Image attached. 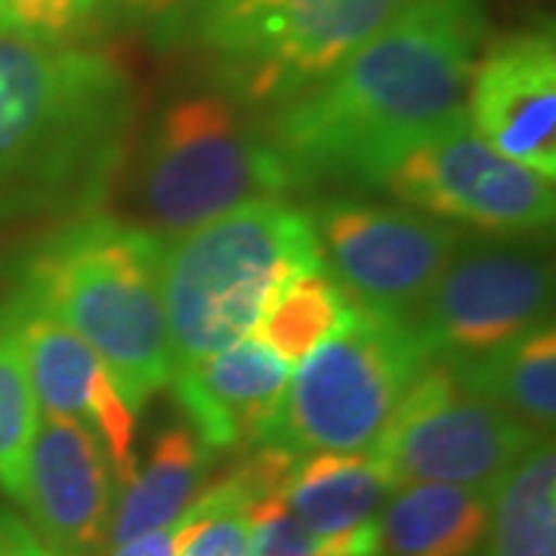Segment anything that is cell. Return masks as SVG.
Here are the masks:
<instances>
[{
    "label": "cell",
    "instance_id": "1",
    "mask_svg": "<svg viewBox=\"0 0 556 556\" xmlns=\"http://www.w3.org/2000/svg\"><path fill=\"white\" fill-rule=\"evenodd\" d=\"M482 40L477 0H412L340 68L263 124L291 189L380 186L412 146L467 112Z\"/></svg>",
    "mask_w": 556,
    "mask_h": 556
},
{
    "label": "cell",
    "instance_id": "2",
    "mask_svg": "<svg viewBox=\"0 0 556 556\" xmlns=\"http://www.w3.org/2000/svg\"><path fill=\"white\" fill-rule=\"evenodd\" d=\"M134 115L118 56L0 35V219L93 214L124 164Z\"/></svg>",
    "mask_w": 556,
    "mask_h": 556
},
{
    "label": "cell",
    "instance_id": "3",
    "mask_svg": "<svg viewBox=\"0 0 556 556\" xmlns=\"http://www.w3.org/2000/svg\"><path fill=\"white\" fill-rule=\"evenodd\" d=\"M13 298L78 334L134 415L174 378L155 232L102 214L65 219L22 254Z\"/></svg>",
    "mask_w": 556,
    "mask_h": 556
},
{
    "label": "cell",
    "instance_id": "4",
    "mask_svg": "<svg viewBox=\"0 0 556 556\" xmlns=\"http://www.w3.org/2000/svg\"><path fill=\"white\" fill-rule=\"evenodd\" d=\"M318 263L313 219L281 199L248 201L161 239V300L174 371L251 338L278 288Z\"/></svg>",
    "mask_w": 556,
    "mask_h": 556
},
{
    "label": "cell",
    "instance_id": "5",
    "mask_svg": "<svg viewBox=\"0 0 556 556\" xmlns=\"http://www.w3.org/2000/svg\"><path fill=\"white\" fill-rule=\"evenodd\" d=\"M430 362L408 318L353 306L350 318L288 378L254 445L294 457L365 452Z\"/></svg>",
    "mask_w": 556,
    "mask_h": 556
},
{
    "label": "cell",
    "instance_id": "6",
    "mask_svg": "<svg viewBox=\"0 0 556 556\" xmlns=\"http://www.w3.org/2000/svg\"><path fill=\"white\" fill-rule=\"evenodd\" d=\"M291 189L263 124L223 90L167 102L139 152L134 195L159 239Z\"/></svg>",
    "mask_w": 556,
    "mask_h": 556
},
{
    "label": "cell",
    "instance_id": "7",
    "mask_svg": "<svg viewBox=\"0 0 556 556\" xmlns=\"http://www.w3.org/2000/svg\"><path fill=\"white\" fill-rule=\"evenodd\" d=\"M412 0H214L186 43L204 50L223 93L285 105L356 53Z\"/></svg>",
    "mask_w": 556,
    "mask_h": 556
},
{
    "label": "cell",
    "instance_id": "8",
    "mask_svg": "<svg viewBox=\"0 0 556 556\" xmlns=\"http://www.w3.org/2000/svg\"><path fill=\"white\" fill-rule=\"evenodd\" d=\"M554 263L541 236H460L412 316L433 362L482 356L551 321Z\"/></svg>",
    "mask_w": 556,
    "mask_h": 556
},
{
    "label": "cell",
    "instance_id": "9",
    "mask_svg": "<svg viewBox=\"0 0 556 556\" xmlns=\"http://www.w3.org/2000/svg\"><path fill=\"white\" fill-rule=\"evenodd\" d=\"M541 437L467 390L448 362H430L365 452L396 489L442 482L492 492Z\"/></svg>",
    "mask_w": 556,
    "mask_h": 556
},
{
    "label": "cell",
    "instance_id": "10",
    "mask_svg": "<svg viewBox=\"0 0 556 556\" xmlns=\"http://www.w3.org/2000/svg\"><path fill=\"white\" fill-rule=\"evenodd\" d=\"M380 186L412 211L489 236H544L554 226V179L482 142L467 112L412 146Z\"/></svg>",
    "mask_w": 556,
    "mask_h": 556
},
{
    "label": "cell",
    "instance_id": "11",
    "mask_svg": "<svg viewBox=\"0 0 556 556\" xmlns=\"http://www.w3.org/2000/svg\"><path fill=\"white\" fill-rule=\"evenodd\" d=\"M306 214L321 266L346 300L408 321L464 236L455 223L378 201L325 199Z\"/></svg>",
    "mask_w": 556,
    "mask_h": 556
},
{
    "label": "cell",
    "instance_id": "12",
    "mask_svg": "<svg viewBox=\"0 0 556 556\" xmlns=\"http://www.w3.org/2000/svg\"><path fill=\"white\" fill-rule=\"evenodd\" d=\"M20 504L53 556L102 554L115 514V473L87 424L40 415Z\"/></svg>",
    "mask_w": 556,
    "mask_h": 556
},
{
    "label": "cell",
    "instance_id": "13",
    "mask_svg": "<svg viewBox=\"0 0 556 556\" xmlns=\"http://www.w3.org/2000/svg\"><path fill=\"white\" fill-rule=\"evenodd\" d=\"M20 338L40 415L75 417L93 430L112 460L121 489L137 477V415L121 399L102 358L43 309L13 298L7 303Z\"/></svg>",
    "mask_w": 556,
    "mask_h": 556
},
{
    "label": "cell",
    "instance_id": "14",
    "mask_svg": "<svg viewBox=\"0 0 556 556\" xmlns=\"http://www.w3.org/2000/svg\"><path fill=\"white\" fill-rule=\"evenodd\" d=\"M467 121L482 142L541 177H556V47L551 31H519L477 60Z\"/></svg>",
    "mask_w": 556,
    "mask_h": 556
},
{
    "label": "cell",
    "instance_id": "15",
    "mask_svg": "<svg viewBox=\"0 0 556 556\" xmlns=\"http://www.w3.org/2000/svg\"><path fill=\"white\" fill-rule=\"evenodd\" d=\"M291 368L254 338L174 371V393L192 433L214 452L251 448L273 415Z\"/></svg>",
    "mask_w": 556,
    "mask_h": 556
},
{
    "label": "cell",
    "instance_id": "16",
    "mask_svg": "<svg viewBox=\"0 0 556 556\" xmlns=\"http://www.w3.org/2000/svg\"><path fill=\"white\" fill-rule=\"evenodd\" d=\"M396 482L371 452L300 457L285 501L328 556H380L378 519Z\"/></svg>",
    "mask_w": 556,
    "mask_h": 556
},
{
    "label": "cell",
    "instance_id": "17",
    "mask_svg": "<svg viewBox=\"0 0 556 556\" xmlns=\"http://www.w3.org/2000/svg\"><path fill=\"white\" fill-rule=\"evenodd\" d=\"M489 535V492L412 482L383 504L380 556H479Z\"/></svg>",
    "mask_w": 556,
    "mask_h": 556
},
{
    "label": "cell",
    "instance_id": "18",
    "mask_svg": "<svg viewBox=\"0 0 556 556\" xmlns=\"http://www.w3.org/2000/svg\"><path fill=\"white\" fill-rule=\"evenodd\" d=\"M214 460L217 455L189 427H167L155 439L146 467L124 485L112 514L109 544L118 547L174 522L201 495Z\"/></svg>",
    "mask_w": 556,
    "mask_h": 556
},
{
    "label": "cell",
    "instance_id": "19",
    "mask_svg": "<svg viewBox=\"0 0 556 556\" xmlns=\"http://www.w3.org/2000/svg\"><path fill=\"white\" fill-rule=\"evenodd\" d=\"M467 390L517 417L538 433H551L556 417V334L554 321L507 340L482 356L448 362Z\"/></svg>",
    "mask_w": 556,
    "mask_h": 556
},
{
    "label": "cell",
    "instance_id": "20",
    "mask_svg": "<svg viewBox=\"0 0 556 556\" xmlns=\"http://www.w3.org/2000/svg\"><path fill=\"white\" fill-rule=\"evenodd\" d=\"M485 556H556V452L541 437L489 492Z\"/></svg>",
    "mask_w": 556,
    "mask_h": 556
},
{
    "label": "cell",
    "instance_id": "21",
    "mask_svg": "<svg viewBox=\"0 0 556 556\" xmlns=\"http://www.w3.org/2000/svg\"><path fill=\"white\" fill-rule=\"evenodd\" d=\"M350 313L353 303L318 263L294 273L278 288L251 338L273 350L291 368L309 356L318 343L331 338Z\"/></svg>",
    "mask_w": 556,
    "mask_h": 556
},
{
    "label": "cell",
    "instance_id": "22",
    "mask_svg": "<svg viewBox=\"0 0 556 556\" xmlns=\"http://www.w3.org/2000/svg\"><path fill=\"white\" fill-rule=\"evenodd\" d=\"M38 420V399L28 380L20 338L7 306H0V489L16 501L22 497Z\"/></svg>",
    "mask_w": 556,
    "mask_h": 556
},
{
    "label": "cell",
    "instance_id": "23",
    "mask_svg": "<svg viewBox=\"0 0 556 556\" xmlns=\"http://www.w3.org/2000/svg\"><path fill=\"white\" fill-rule=\"evenodd\" d=\"M204 497H207V517L186 538L179 556H248L251 501L236 470H229L214 485H207Z\"/></svg>",
    "mask_w": 556,
    "mask_h": 556
},
{
    "label": "cell",
    "instance_id": "24",
    "mask_svg": "<svg viewBox=\"0 0 556 556\" xmlns=\"http://www.w3.org/2000/svg\"><path fill=\"white\" fill-rule=\"evenodd\" d=\"M100 20V0H0V35L72 43Z\"/></svg>",
    "mask_w": 556,
    "mask_h": 556
},
{
    "label": "cell",
    "instance_id": "25",
    "mask_svg": "<svg viewBox=\"0 0 556 556\" xmlns=\"http://www.w3.org/2000/svg\"><path fill=\"white\" fill-rule=\"evenodd\" d=\"M214 0H100V20L139 28L161 47L186 43Z\"/></svg>",
    "mask_w": 556,
    "mask_h": 556
},
{
    "label": "cell",
    "instance_id": "26",
    "mask_svg": "<svg viewBox=\"0 0 556 556\" xmlns=\"http://www.w3.org/2000/svg\"><path fill=\"white\" fill-rule=\"evenodd\" d=\"M248 519H251L248 556H328L321 541L309 535L291 514L285 492H273L254 501L248 507Z\"/></svg>",
    "mask_w": 556,
    "mask_h": 556
},
{
    "label": "cell",
    "instance_id": "27",
    "mask_svg": "<svg viewBox=\"0 0 556 556\" xmlns=\"http://www.w3.org/2000/svg\"><path fill=\"white\" fill-rule=\"evenodd\" d=\"M204 517H207V497L201 492L174 522L161 526L155 532H146V535L134 538L127 544H118L109 556H179L186 538L195 532V526Z\"/></svg>",
    "mask_w": 556,
    "mask_h": 556
},
{
    "label": "cell",
    "instance_id": "28",
    "mask_svg": "<svg viewBox=\"0 0 556 556\" xmlns=\"http://www.w3.org/2000/svg\"><path fill=\"white\" fill-rule=\"evenodd\" d=\"M0 556H53L31 526L0 510Z\"/></svg>",
    "mask_w": 556,
    "mask_h": 556
}]
</instances>
